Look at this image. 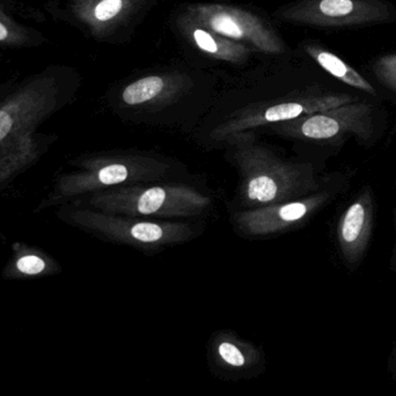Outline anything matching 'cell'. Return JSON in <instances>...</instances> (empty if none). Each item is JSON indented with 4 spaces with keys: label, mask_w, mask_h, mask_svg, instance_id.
Returning <instances> with one entry per match:
<instances>
[{
    "label": "cell",
    "mask_w": 396,
    "mask_h": 396,
    "mask_svg": "<svg viewBox=\"0 0 396 396\" xmlns=\"http://www.w3.org/2000/svg\"><path fill=\"white\" fill-rule=\"evenodd\" d=\"M373 213L372 192L364 189L339 218L337 241L343 260L350 269L360 265L365 256L372 234Z\"/></svg>",
    "instance_id": "cell-8"
},
{
    "label": "cell",
    "mask_w": 396,
    "mask_h": 396,
    "mask_svg": "<svg viewBox=\"0 0 396 396\" xmlns=\"http://www.w3.org/2000/svg\"><path fill=\"white\" fill-rule=\"evenodd\" d=\"M48 38L36 28L21 22L12 13L6 0H0V48L7 50H22L42 47Z\"/></svg>",
    "instance_id": "cell-9"
},
{
    "label": "cell",
    "mask_w": 396,
    "mask_h": 396,
    "mask_svg": "<svg viewBox=\"0 0 396 396\" xmlns=\"http://www.w3.org/2000/svg\"><path fill=\"white\" fill-rule=\"evenodd\" d=\"M328 192H316L306 197L265 205L234 215L239 229L250 236L277 234L300 225L330 201Z\"/></svg>",
    "instance_id": "cell-6"
},
{
    "label": "cell",
    "mask_w": 396,
    "mask_h": 396,
    "mask_svg": "<svg viewBox=\"0 0 396 396\" xmlns=\"http://www.w3.org/2000/svg\"><path fill=\"white\" fill-rule=\"evenodd\" d=\"M79 222L106 238L134 247H162L188 240L192 231L185 224L153 222L130 215L107 212L84 211L78 213Z\"/></svg>",
    "instance_id": "cell-4"
},
{
    "label": "cell",
    "mask_w": 396,
    "mask_h": 396,
    "mask_svg": "<svg viewBox=\"0 0 396 396\" xmlns=\"http://www.w3.org/2000/svg\"><path fill=\"white\" fill-rule=\"evenodd\" d=\"M169 166L155 159L120 155L97 160L83 174L69 181L70 192H90L98 189L132 185L141 182L155 181L166 174Z\"/></svg>",
    "instance_id": "cell-5"
},
{
    "label": "cell",
    "mask_w": 396,
    "mask_h": 396,
    "mask_svg": "<svg viewBox=\"0 0 396 396\" xmlns=\"http://www.w3.org/2000/svg\"><path fill=\"white\" fill-rule=\"evenodd\" d=\"M19 271L26 275H38L45 268V262L36 255H26L17 262Z\"/></svg>",
    "instance_id": "cell-15"
},
{
    "label": "cell",
    "mask_w": 396,
    "mask_h": 396,
    "mask_svg": "<svg viewBox=\"0 0 396 396\" xmlns=\"http://www.w3.org/2000/svg\"><path fill=\"white\" fill-rule=\"evenodd\" d=\"M219 353L222 357V360H226L231 365L241 366L245 364V358L242 356V353L231 343H222L219 346Z\"/></svg>",
    "instance_id": "cell-16"
},
{
    "label": "cell",
    "mask_w": 396,
    "mask_h": 396,
    "mask_svg": "<svg viewBox=\"0 0 396 396\" xmlns=\"http://www.w3.org/2000/svg\"><path fill=\"white\" fill-rule=\"evenodd\" d=\"M353 101L355 100L348 95H330L305 100L286 101L272 104L261 111L246 113L232 120H227L213 130L212 136L215 138L235 137L236 134H241L249 129L293 121L302 116L330 111L332 108L341 107L344 104H353Z\"/></svg>",
    "instance_id": "cell-7"
},
{
    "label": "cell",
    "mask_w": 396,
    "mask_h": 396,
    "mask_svg": "<svg viewBox=\"0 0 396 396\" xmlns=\"http://www.w3.org/2000/svg\"><path fill=\"white\" fill-rule=\"evenodd\" d=\"M318 62L325 70L328 71L334 77L344 81L346 84L374 94V88L369 85V83H367L360 73H357L353 69L348 66L344 62L336 57L335 55L320 52L318 55Z\"/></svg>",
    "instance_id": "cell-11"
},
{
    "label": "cell",
    "mask_w": 396,
    "mask_h": 396,
    "mask_svg": "<svg viewBox=\"0 0 396 396\" xmlns=\"http://www.w3.org/2000/svg\"><path fill=\"white\" fill-rule=\"evenodd\" d=\"M233 158L241 174L242 199L255 208L306 197L319 188L312 166L285 162L259 145H241Z\"/></svg>",
    "instance_id": "cell-1"
},
{
    "label": "cell",
    "mask_w": 396,
    "mask_h": 396,
    "mask_svg": "<svg viewBox=\"0 0 396 396\" xmlns=\"http://www.w3.org/2000/svg\"><path fill=\"white\" fill-rule=\"evenodd\" d=\"M165 90V81L160 77L143 78L129 85L122 93V100L128 106H141L158 99Z\"/></svg>",
    "instance_id": "cell-10"
},
{
    "label": "cell",
    "mask_w": 396,
    "mask_h": 396,
    "mask_svg": "<svg viewBox=\"0 0 396 396\" xmlns=\"http://www.w3.org/2000/svg\"><path fill=\"white\" fill-rule=\"evenodd\" d=\"M211 26L215 31L229 37H241V28L231 17L226 14H219L211 20Z\"/></svg>",
    "instance_id": "cell-13"
},
{
    "label": "cell",
    "mask_w": 396,
    "mask_h": 396,
    "mask_svg": "<svg viewBox=\"0 0 396 396\" xmlns=\"http://www.w3.org/2000/svg\"><path fill=\"white\" fill-rule=\"evenodd\" d=\"M122 6V0H100L93 7V17L100 22L111 20L120 13Z\"/></svg>",
    "instance_id": "cell-12"
},
{
    "label": "cell",
    "mask_w": 396,
    "mask_h": 396,
    "mask_svg": "<svg viewBox=\"0 0 396 396\" xmlns=\"http://www.w3.org/2000/svg\"><path fill=\"white\" fill-rule=\"evenodd\" d=\"M353 10L351 0H323L320 3V10L328 17H343L351 13Z\"/></svg>",
    "instance_id": "cell-14"
},
{
    "label": "cell",
    "mask_w": 396,
    "mask_h": 396,
    "mask_svg": "<svg viewBox=\"0 0 396 396\" xmlns=\"http://www.w3.org/2000/svg\"><path fill=\"white\" fill-rule=\"evenodd\" d=\"M194 37H195L196 43L198 44V47L203 49V50L211 52V54L217 52V50H218V47H217V43H215V40H213L206 31L197 29V31L194 33Z\"/></svg>",
    "instance_id": "cell-17"
},
{
    "label": "cell",
    "mask_w": 396,
    "mask_h": 396,
    "mask_svg": "<svg viewBox=\"0 0 396 396\" xmlns=\"http://www.w3.org/2000/svg\"><path fill=\"white\" fill-rule=\"evenodd\" d=\"M274 129L279 134L307 141L332 143L353 136L369 141L374 134V123L369 104H349L279 123Z\"/></svg>",
    "instance_id": "cell-3"
},
{
    "label": "cell",
    "mask_w": 396,
    "mask_h": 396,
    "mask_svg": "<svg viewBox=\"0 0 396 396\" xmlns=\"http://www.w3.org/2000/svg\"><path fill=\"white\" fill-rule=\"evenodd\" d=\"M395 245H396V243H395ZM395 247H396V246H395ZM395 250H396V249H395ZM395 256H396V254H395Z\"/></svg>",
    "instance_id": "cell-19"
},
{
    "label": "cell",
    "mask_w": 396,
    "mask_h": 396,
    "mask_svg": "<svg viewBox=\"0 0 396 396\" xmlns=\"http://www.w3.org/2000/svg\"><path fill=\"white\" fill-rule=\"evenodd\" d=\"M387 369H388L392 380H396V341L394 343L393 348H392V351H390V357H388Z\"/></svg>",
    "instance_id": "cell-18"
},
{
    "label": "cell",
    "mask_w": 396,
    "mask_h": 396,
    "mask_svg": "<svg viewBox=\"0 0 396 396\" xmlns=\"http://www.w3.org/2000/svg\"><path fill=\"white\" fill-rule=\"evenodd\" d=\"M92 201L100 211L137 218H187L210 205V198L182 185H121Z\"/></svg>",
    "instance_id": "cell-2"
}]
</instances>
